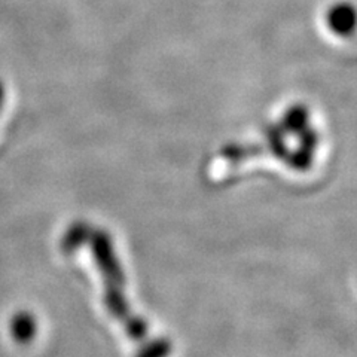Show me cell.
Listing matches in <instances>:
<instances>
[{
  "label": "cell",
  "mask_w": 357,
  "mask_h": 357,
  "mask_svg": "<svg viewBox=\"0 0 357 357\" xmlns=\"http://www.w3.org/2000/svg\"><path fill=\"white\" fill-rule=\"evenodd\" d=\"M328 24L338 35H350L357 27V8L351 2H338L328 10Z\"/></svg>",
  "instance_id": "cell-1"
}]
</instances>
